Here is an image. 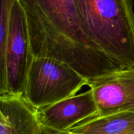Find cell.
<instances>
[{"label": "cell", "mask_w": 134, "mask_h": 134, "mask_svg": "<svg viewBox=\"0 0 134 134\" xmlns=\"http://www.w3.org/2000/svg\"><path fill=\"white\" fill-rule=\"evenodd\" d=\"M19 1L26 13L34 58L65 63L88 81L119 70V66L85 34L76 0Z\"/></svg>", "instance_id": "cell-1"}, {"label": "cell", "mask_w": 134, "mask_h": 134, "mask_svg": "<svg viewBox=\"0 0 134 134\" xmlns=\"http://www.w3.org/2000/svg\"><path fill=\"white\" fill-rule=\"evenodd\" d=\"M79 19L88 37L124 70L134 66L132 0H76Z\"/></svg>", "instance_id": "cell-2"}, {"label": "cell", "mask_w": 134, "mask_h": 134, "mask_svg": "<svg viewBox=\"0 0 134 134\" xmlns=\"http://www.w3.org/2000/svg\"><path fill=\"white\" fill-rule=\"evenodd\" d=\"M88 81L65 63L50 58H34L24 96L39 109L76 95Z\"/></svg>", "instance_id": "cell-3"}, {"label": "cell", "mask_w": 134, "mask_h": 134, "mask_svg": "<svg viewBox=\"0 0 134 134\" xmlns=\"http://www.w3.org/2000/svg\"><path fill=\"white\" fill-rule=\"evenodd\" d=\"M34 59L26 13L19 0H15L10 13L5 58L0 64V96L24 95Z\"/></svg>", "instance_id": "cell-4"}, {"label": "cell", "mask_w": 134, "mask_h": 134, "mask_svg": "<svg viewBox=\"0 0 134 134\" xmlns=\"http://www.w3.org/2000/svg\"><path fill=\"white\" fill-rule=\"evenodd\" d=\"M98 108V115H105L134 107V66L130 69L89 80Z\"/></svg>", "instance_id": "cell-5"}, {"label": "cell", "mask_w": 134, "mask_h": 134, "mask_svg": "<svg viewBox=\"0 0 134 134\" xmlns=\"http://www.w3.org/2000/svg\"><path fill=\"white\" fill-rule=\"evenodd\" d=\"M37 112L43 126L58 131L69 130L79 123L99 113L91 89L39 109Z\"/></svg>", "instance_id": "cell-6"}, {"label": "cell", "mask_w": 134, "mask_h": 134, "mask_svg": "<svg viewBox=\"0 0 134 134\" xmlns=\"http://www.w3.org/2000/svg\"><path fill=\"white\" fill-rule=\"evenodd\" d=\"M37 109L22 94L0 96V134H41Z\"/></svg>", "instance_id": "cell-7"}, {"label": "cell", "mask_w": 134, "mask_h": 134, "mask_svg": "<svg viewBox=\"0 0 134 134\" xmlns=\"http://www.w3.org/2000/svg\"><path fill=\"white\" fill-rule=\"evenodd\" d=\"M74 134H134V112L124 111L97 115L69 130Z\"/></svg>", "instance_id": "cell-8"}, {"label": "cell", "mask_w": 134, "mask_h": 134, "mask_svg": "<svg viewBox=\"0 0 134 134\" xmlns=\"http://www.w3.org/2000/svg\"><path fill=\"white\" fill-rule=\"evenodd\" d=\"M41 134H74L68 131H58L43 126Z\"/></svg>", "instance_id": "cell-9"}, {"label": "cell", "mask_w": 134, "mask_h": 134, "mask_svg": "<svg viewBox=\"0 0 134 134\" xmlns=\"http://www.w3.org/2000/svg\"><path fill=\"white\" fill-rule=\"evenodd\" d=\"M129 111H133V112H134V107H133V108L131 109L130 110H129Z\"/></svg>", "instance_id": "cell-10"}]
</instances>
